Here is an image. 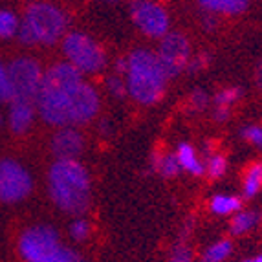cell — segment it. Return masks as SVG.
Masks as SVG:
<instances>
[{
    "label": "cell",
    "mask_w": 262,
    "mask_h": 262,
    "mask_svg": "<svg viewBox=\"0 0 262 262\" xmlns=\"http://www.w3.org/2000/svg\"><path fill=\"white\" fill-rule=\"evenodd\" d=\"M158 59L165 68L169 79L184 74L187 68V62L191 59V44L184 33L178 31H167L160 39V46L156 52Z\"/></svg>",
    "instance_id": "9"
},
{
    "label": "cell",
    "mask_w": 262,
    "mask_h": 262,
    "mask_svg": "<svg viewBox=\"0 0 262 262\" xmlns=\"http://www.w3.org/2000/svg\"><path fill=\"white\" fill-rule=\"evenodd\" d=\"M99 132L103 136H108L110 132H112V125H110L108 119H101V123H99Z\"/></svg>",
    "instance_id": "32"
},
{
    "label": "cell",
    "mask_w": 262,
    "mask_h": 262,
    "mask_svg": "<svg viewBox=\"0 0 262 262\" xmlns=\"http://www.w3.org/2000/svg\"><path fill=\"white\" fill-rule=\"evenodd\" d=\"M209 207L214 214L227 216V214H233L241 209L242 200L238 196H233V194H216V196L211 198Z\"/></svg>",
    "instance_id": "16"
},
{
    "label": "cell",
    "mask_w": 262,
    "mask_h": 262,
    "mask_svg": "<svg viewBox=\"0 0 262 262\" xmlns=\"http://www.w3.org/2000/svg\"><path fill=\"white\" fill-rule=\"evenodd\" d=\"M209 62H211V57L207 55L206 52L196 53V55H191V59H189L185 72H187V74H191V75L200 74V72H204L207 66H209Z\"/></svg>",
    "instance_id": "27"
},
{
    "label": "cell",
    "mask_w": 262,
    "mask_h": 262,
    "mask_svg": "<svg viewBox=\"0 0 262 262\" xmlns=\"http://www.w3.org/2000/svg\"><path fill=\"white\" fill-rule=\"evenodd\" d=\"M68 17L50 2H31L20 18L17 39L24 46H53L68 33Z\"/></svg>",
    "instance_id": "4"
},
{
    "label": "cell",
    "mask_w": 262,
    "mask_h": 262,
    "mask_svg": "<svg viewBox=\"0 0 262 262\" xmlns=\"http://www.w3.org/2000/svg\"><path fill=\"white\" fill-rule=\"evenodd\" d=\"M130 18L143 35L152 39H162L169 31V15L154 0H134L130 4Z\"/></svg>",
    "instance_id": "10"
},
{
    "label": "cell",
    "mask_w": 262,
    "mask_h": 262,
    "mask_svg": "<svg viewBox=\"0 0 262 262\" xmlns=\"http://www.w3.org/2000/svg\"><path fill=\"white\" fill-rule=\"evenodd\" d=\"M258 224V214L253 211H242V213H236L231 220V229L233 235H242V233H248L249 229H253Z\"/></svg>",
    "instance_id": "20"
},
{
    "label": "cell",
    "mask_w": 262,
    "mask_h": 262,
    "mask_svg": "<svg viewBox=\"0 0 262 262\" xmlns=\"http://www.w3.org/2000/svg\"><path fill=\"white\" fill-rule=\"evenodd\" d=\"M249 0H198L206 13L213 15H241L246 11Z\"/></svg>",
    "instance_id": "15"
},
{
    "label": "cell",
    "mask_w": 262,
    "mask_h": 262,
    "mask_svg": "<svg viewBox=\"0 0 262 262\" xmlns=\"http://www.w3.org/2000/svg\"><path fill=\"white\" fill-rule=\"evenodd\" d=\"M99 2H118V0H99Z\"/></svg>",
    "instance_id": "35"
},
{
    "label": "cell",
    "mask_w": 262,
    "mask_h": 262,
    "mask_svg": "<svg viewBox=\"0 0 262 262\" xmlns=\"http://www.w3.org/2000/svg\"><path fill=\"white\" fill-rule=\"evenodd\" d=\"M48 191L62 213L83 214L90 206V174L79 160H55L48 172Z\"/></svg>",
    "instance_id": "2"
},
{
    "label": "cell",
    "mask_w": 262,
    "mask_h": 262,
    "mask_svg": "<svg viewBox=\"0 0 262 262\" xmlns=\"http://www.w3.org/2000/svg\"><path fill=\"white\" fill-rule=\"evenodd\" d=\"M244 262H262V255H257V257H251V258H246Z\"/></svg>",
    "instance_id": "34"
},
{
    "label": "cell",
    "mask_w": 262,
    "mask_h": 262,
    "mask_svg": "<svg viewBox=\"0 0 262 262\" xmlns=\"http://www.w3.org/2000/svg\"><path fill=\"white\" fill-rule=\"evenodd\" d=\"M204 165H206V172L211 178H220V176L226 174L227 162L222 154H209L207 156V163H204Z\"/></svg>",
    "instance_id": "22"
},
{
    "label": "cell",
    "mask_w": 262,
    "mask_h": 262,
    "mask_svg": "<svg viewBox=\"0 0 262 262\" xmlns=\"http://www.w3.org/2000/svg\"><path fill=\"white\" fill-rule=\"evenodd\" d=\"M66 61L83 75L99 74L106 66V53L101 44L83 31H70L61 40Z\"/></svg>",
    "instance_id": "6"
},
{
    "label": "cell",
    "mask_w": 262,
    "mask_h": 262,
    "mask_svg": "<svg viewBox=\"0 0 262 262\" xmlns=\"http://www.w3.org/2000/svg\"><path fill=\"white\" fill-rule=\"evenodd\" d=\"M20 28V18L11 9H0V40L15 39Z\"/></svg>",
    "instance_id": "18"
},
{
    "label": "cell",
    "mask_w": 262,
    "mask_h": 262,
    "mask_svg": "<svg viewBox=\"0 0 262 262\" xmlns=\"http://www.w3.org/2000/svg\"><path fill=\"white\" fill-rule=\"evenodd\" d=\"M0 121H2V114H0Z\"/></svg>",
    "instance_id": "36"
},
{
    "label": "cell",
    "mask_w": 262,
    "mask_h": 262,
    "mask_svg": "<svg viewBox=\"0 0 262 262\" xmlns=\"http://www.w3.org/2000/svg\"><path fill=\"white\" fill-rule=\"evenodd\" d=\"M242 96V88L238 86H229L220 90L213 99V116L219 123L227 121L229 119V114H231L233 103L241 99Z\"/></svg>",
    "instance_id": "13"
},
{
    "label": "cell",
    "mask_w": 262,
    "mask_h": 262,
    "mask_svg": "<svg viewBox=\"0 0 262 262\" xmlns=\"http://www.w3.org/2000/svg\"><path fill=\"white\" fill-rule=\"evenodd\" d=\"M202 26H204V30H206V31H214V30H216V26H219L216 15H213V13L204 15V18H202Z\"/></svg>",
    "instance_id": "30"
},
{
    "label": "cell",
    "mask_w": 262,
    "mask_h": 262,
    "mask_svg": "<svg viewBox=\"0 0 262 262\" xmlns=\"http://www.w3.org/2000/svg\"><path fill=\"white\" fill-rule=\"evenodd\" d=\"M150 163H152L154 172L165 176V178H172L182 170L178 160H176V154H154Z\"/></svg>",
    "instance_id": "17"
},
{
    "label": "cell",
    "mask_w": 262,
    "mask_h": 262,
    "mask_svg": "<svg viewBox=\"0 0 262 262\" xmlns=\"http://www.w3.org/2000/svg\"><path fill=\"white\" fill-rule=\"evenodd\" d=\"M68 231H70V236L75 242H83L90 236V224L81 216H77L75 220H72Z\"/></svg>",
    "instance_id": "24"
},
{
    "label": "cell",
    "mask_w": 262,
    "mask_h": 262,
    "mask_svg": "<svg viewBox=\"0 0 262 262\" xmlns=\"http://www.w3.org/2000/svg\"><path fill=\"white\" fill-rule=\"evenodd\" d=\"M174 154L182 170H185V172H189L192 176H202L206 172V165H204L202 158L198 156V152L191 143H180Z\"/></svg>",
    "instance_id": "14"
},
{
    "label": "cell",
    "mask_w": 262,
    "mask_h": 262,
    "mask_svg": "<svg viewBox=\"0 0 262 262\" xmlns=\"http://www.w3.org/2000/svg\"><path fill=\"white\" fill-rule=\"evenodd\" d=\"M169 262H192L191 249H189L185 244H180L178 248L172 251V257H170Z\"/></svg>",
    "instance_id": "29"
},
{
    "label": "cell",
    "mask_w": 262,
    "mask_h": 262,
    "mask_svg": "<svg viewBox=\"0 0 262 262\" xmlns=\"http://www.w3.org/2000/svg\"><path fill=\"white\" fill-rule=\"evenodd\" d=\"M37 118V106L33 101L13 99L8 108V125L13 134H26Z\"/></svg>",
    "instance_id": "12"
},
{
    "label": "cell",
    "mask_w": 262,
    "mask_h": 262,
    "mask_svg": "<svg viewBox=\"0 0 262 262\" xmlns=\"http://www.w3.org/2000/svg\"><path fill=\"white\" fill-rule=\"evenodd\" d=\"M33 191V178L30 170L13 158L0 160V202L18 204Z\"/></svg>",
    "instance_id": "8"
},
{
    "label": "cell",
    "mask_w": 262,
    "mask_h": 262,
    "mask_svg": "<svg viewBox=\"0 0 262 262\" xmlns=\"http://www.w3.org/2000/svg\"><path fill=\"white\" fill-rule=\"evenodd\" d=\"M127 94L140 105H156L165 94L169 75L158 59L156 52L150 50H134L127 57L125 72Z\"/></svg>",
    "instance_id": "3"
},
{
    "label": "cell",
    "mask_w": 262,
    "mask_h": 262,
    "mask_svg": "<svg viewBox=\"0 0 262 262\" xmlns=\"http://www.w3.org/2000/svg\"><path fill=\"white\" fill-rule=\"evenodd\" d=\"M11 101H13V88H11L8 66L0 62V103H11Z\"/></svg>",
    "instance_id": "23"
},
{
    "label": "cell",
    "mask_w": 262,
    "mask_h": 262,
    "mask_svg": "<svg viewBox=\"0 0 262 262\" xmlns=\"http://www.w3.org/2000/svg\"><path fill=\"white\" fill-rule=\"evenodd\" d=\"M125 72H127V57H125V59H118V61H116V74L125 75Z\"/></svg>",
    "instance_id": "31"
},
{
    "label": "cell",
    "mask_w": 262,
    "mask_h": 262,
    "mask_svg": "<svg viewBox=\"0 0 262 262\" xmlns=\"http://www.w3.org/2000/svg\"><path fill=\"white\" fill-rule=\"evenodd\" d=\"M241 136L248 141V143L262 149V127L260 125H248V127L242 128Z\"/></svg>",
    "instance_id": "28"
},
{
    "label": "cell",
    "mask_w": 262,
    "mask_h": 262,
    "mask_svg": "<svg viewBox=\"0 0 262 262\" xmlns=\"http://www.w3.org/2000/svg\"><path fill=\"white\" fill-rule=\"evenodd\" d=\"M18 253L26 262H86L64 246L50 226H31L18 238Z\"/></svg>",
    "instance_id": "5"
},
{
    "label": "cell",
    "mask_w": 262,
    "mask_h": 262,
    "mask_svg": "<svg viewBox=\"0 0 262 262\" xmlns=\"http://www.w3.org/2000/svg\"><path fill=\"white\" fill-rule=\"evenodd\" d=\"M231 242L229 241H219L211 244L209 248L202 253V262H224L231 255Z\"/></svg>",
    "instance_id": "21"
},
{
    "label": "cell",
    "mask_w": 262,
    "mask_h": 262,
    "mask_svg": "<svg viewBox=\"0 0 262 262\" xmlns=\"http://www.w3.org/2000/svg\"><path fill=\"white\" fill-rule=\"evenodd\" d=\"M106 90L112 97L116 99H121V97L127 96V83H125V77L123 75L114 74L106 79Z\"/></svg>",
    "instance_id": "26"
},
{
    "label": "cell",
    "mask_w": 262,
    "mask_h": 262,
    "mask_svg": "<svg viewBox=\"0 0 262 262\" xmlns=\"http://www.w3.org/2000/svg\"><path fill=\"white\" fill-rule=\"evenodd\" d=\"M13 99H24L35 103L42 86L44 70L33 57H17L8 64Z\"/></svg>",
    "instance_id": "7"
},
{
    "label": "cell",
    "mask_w": 262,
    "mask_h": 262,
    "mask_svg": "<svg viewBox=\"0 0 262 262\" xmlns=\"http://www.w3.org/2000/svg\"><path fill=\"white\" fill-rule=\"evenodd\" d=\"M84 149V138L77 127H59L52 138V152L57 160H77Z\"/></svg>",
    "instance_id": "11"
},
{
    "label": "cell",
    "mask_w": 262,
    "mask_h": 262,
    "mask_svg": "<svg viewBox=\"0 0 262 262\" xmlns=\"http://www.w3.org/2000/svg\"><path fill=\"white\" fill-rule=\"evenodd\" d=\"M35 106L37 116L52 127H79L97 116L101 97L75 66L61 61L44 72Z\"/></svg>",
    "instance_id": "1"
},
{
    "label": "cell",
    "mask_w": 262,
    "mask_h": 262,
    "mask_svg": "<svg viewBox=\"0 0 262 262\" xmlns=\"http://www.w3.org/2000/svg\"><path fill=\"white\" fill-rule=\"evenodd\" d=\"M262 189V163H255L244 176V196L253 198Z\"/></svg>",
    "instance_id": "19"
},
{
    "label": "cell",
    "mask_w": 262,
    "mask_h": 262,
    "mask_svg": "<svg viewBox=\"0 0 262 262\" xmlns=\"http://www.w3.org/2000/svg\"><path fill=\"white\" fill-rule=\"evenodd\" d=\"M257 83H258V86L262 88V61H260V64H258V68H257Z\"/></svg>",
    "instance_id": "33"
},
{
    "label": "cell",
    "mask_w": 262,
    "mask_h": 262,
    "mask_svg": "<svg viewBox=\"0 0 262 262\" xmlns=\"http://www.w3.org/2000/svg\"><path fill=\"white\" fill-rule=\"evenodd\" d=\"M187 103H189V108H191L192 112H202V110L207 108L211 99L204 88H194V90L191 92V96H189Z\"/></svg>",
    "instance_id": "25"
}]
</instances>
